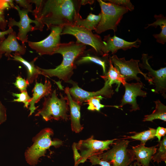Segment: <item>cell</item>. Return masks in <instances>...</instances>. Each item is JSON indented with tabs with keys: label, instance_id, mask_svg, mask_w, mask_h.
Listing matches in <instances>:
<instances>
[{
	"label": "cell",
	"instance_id": "cell-14",
	"mask_svg": "<svg viewBox=\"0 0 166 166\" xmlns=\"http://www.w3.org/2000/svg\"><path fill=\"white\" fill-rule=\"evenodd\" d=\"M124 86L125 87L124 93L118 107L122 108L124 105L128 104L131 106L130 112L139 110L140 109L137 103L136 98L138 96L145 97L147 94L146 92L142 89L144 88L143 83L137 82L129 83L126 82Z\"/></svg>",
	"mask_w": 166,
	"mask_h": 166
},
{
	"label": "cell",
	"instance_id": "cell-12",
	"mask_svg": "<svg viewBox=\"0 0 166 166\" xmlns=\"http://www.w3.org/2000/svg\"><path fill=\"white\" fill-rule=\"evenodd\" d=\"M148 54L143 53L141 57L142 62L139 63V67L146 69L148 71V76L152 81L154 88L151 90L156 93H160L164 98L166 97V67L161 68L155 70L149 65L148 60L152 57Z\"/></svg>",
	"mask_w": 166,
	"mask_h": 166
},
{
	"label": "cell",
	"instance_id": "cell-25",
	"mask_svg": "<svg viewBox=\"0 0 166 166\" xmlns=\"http://www.w3.org/2000/svg\"><path fill=\"white\" fill-rule=\"evenodd\" d=\"M154 102L156 105L155 109L151 114L144 115L143 121L153 122L154 120L158 119L166 121V106L159 100Z\"/></svg>",
	"mask_w": 166,
	"mask_h": 166
},
{
	"label": "cell",
	"instance_id": "cell-35",
	"mask_svg": "<svg viewBox=\"0 0 166 166\" xmlns=\"http://www.w3.org/2000/svg\"><path fill=\"white\" fill-rule=\"evenodd\" d=\"M8 22L5 18L4 11L0 10V30L5 31Z\"/></svg>",
	"mask_w": 166,
	"mask_h": 166
},
{
	"label": "cell",
	"instance_id": "cell-8",
	"mask_svg": "<svg viewBox=\"0 0 166 166\" xmlns=\"http://www.w3.org/2000/svg\"><path fill=\"white\" fill-rule=\"evenodd\" d=\"M68 34L72 35L77 39V43L91 46L100 55L103 56L102 50L105 46L104 42L101 37L94 34L92 31L84 28L75 26H64L61 35Z\"/></svg>",
	"mask_w": 166,
	"mask_h": 166
},
{
	"label": "cell",
	"instance_id": "cell-17",
	"mask_svg": "<svg viewBox=\"0 0 166 166\" xmlns=\"http://www.w3.org/2000/svg\"><path fill=\"white\" fill-rule=\"evenodd\" d=\"M69 89L68 87L65 88V92L66 95L65 98L69 106L71 129L76 133H79L83 128L80 121L81 105L73 99L69 93Z\"/></svg>",
	"mask_w": 166,
	"mask_h": 166
},
{
	"label": "cell",
	"instance_id": "cell-33",
	"mask_svg": "<svg viewBox=\"0 0 166 166\" xmlns=\"http://www.w3.org/2000/svg\"><path fill=\"white\" fill-rule=\"evenodd\" d=\"M14 1L19 6L22 7L23 9L27 10L30 12H32V4H31L29 0H15Z\"/></svg>",
	"mask_w": 166,
	"mask_h": 166
},
{
	"label": "cell",
	"instance_id": "cell-42",
	"mask_svg": "<svg viewBox=\"0 0 166 166\" xmlns=\"http://www.w3.org/2000/svg\"><path fill=\"white\" fill-rule=\"evenodd\" d=\"M129 166H132V165H130Z\"/></svg>",
	"mask_w": 166,
	"mask_h": 166
},
{
	"label": "cell",
	"instance_id": "cell-10",
	"mask_svg": "<svg viewBox=\"0 0 166 166\" xmlns=\"http://www.w3.org/2000/svg\"><path fill=\"white\" fill-rule=\"evenodd\" d=\"M118 140L114 139L111 140H99L93 139V136L85 140H80L76 143V147L80 151V158L78 163H84L88 158L93 155H98L103 153L105 150L109 149V146L113 144L114 141Z\"/></svg>",
	"mask_w": 166,
	"mask_h": 166
},
{
	"label": "cell",
	"instance_id": "cell-20",
	"mask_svg": "<svg viewBox=\"0 0 166 166\" xmlns=\"http://www.w3.org/2000/svg\"><path fill=\"white\" fill-rule=\"evenodd\" d=\"M95 50L92 48L87 50H85L76 59L74 64L79 65L85 63L93 62L101 65L103 69V73L105 74L107 73V61L106 59L108 56L100 57Z\"/></svg>",
	"mask_w": 166,
	"mask_h": 166
},
{
	"label": "cell",
	"instance_id": "cell-23",
	"mask_svg": "<svg viewBox=\"0 0 166 166\" xmlns=\"http://www.w3.org/2000/svg\"><path fill=\"white\" fill-rule=\"evenodd\" d=\"M101 14L96 15L90 13L85 19H83L79 14L77 17L74 26L82 27L92 31L95 30L101 18Z\"/></svg>",
	"mask_w": 166,
	"mask_h": 166
},
{
	"label": "cell",
	"instance_id": "cell-3",
	"mask_svg": "<svg viewBox=\"0 0 166 166\" xmlns=\"http://www.w3.org/2000/svg\"><path fill=\"white\" fill-rule=\"evenodd\" d=\"M53 134V130L50 128H45L41 130L32 139L33 144L28 148L25 153L26 160L30 165L35 166L39 161V158L45 156L46 150L51 146L59 147L62 141L58 139L53 140L51 136Z\"/></svg>",
	"mask_w": 166,
	"mask_h": 166
},
{
	"label": "cell",
	"instance_id": "cell-19",
	"mask_svg": "<svg viewBox=\"0 0 166 166\" xmlns=\"http://www.w3.org/2000/svg\"><path fill=\"white\" fill-rule=\"evenodd\" d=\"M51 84L49 80L45 79L44 84L41 82L38 83L37 79L35 80V84L32 90L33 97L30 103L29 110L30 112L29 116L31 115L38 107H36L35 104L37 103L43 97L51 93Z\"/></svg>",
	"mask_w": 166,
	"mask_h": 166
},
{
	"label": "cell",
	"instance_id": "cell-39",
	"mask_svg": "<svg viewBox=\"0 0 166 166\" xmlns=\"http://www.w3.org/2000/svg\"><path fill=\"white\" fill-rule=\"evenodd\" d=\"M13 31L12 27H9L8 30L5 31H0V39L2 41H3L6 39L5 36L11 33Z\"/></svg>",
	"mask_w": 166,
	"mask_h": 166
},
{
	"label": "cell",
	"instance_id": "cell-6",
	"mask_svg": "<svg viewBox=\"0 0 166 166\" xmlns=\"http://www.w3.org/2000/svg\"><path fill=\"white\" fill-rule=\"evenodd\" d=\"M130 141L127 140H117L112 148L105 152L98 155L102 160L109 162L112 166H129L136 160L132 150L128 148Z\"/></svg>",
	"mask_w": 166,
	"mask_h": 166
},
{
	"label": "cell",
	"instance_id": "cell-9",
	"mask_svg": "<svg viewBox=\"0 0 166 166\" xmlns=\"http://www.w3.org/2000/svg\"><path fill=\"white\" fill-rule=\"evenodd\" d=\"M109 58L114 64V67L124 77L126 81L135 80L137 82H141L140 78L137 76V74L139 73L144 76L149 85H153L152 80L148 76L147 74L143 73L140 70L138 65L139 60L132 58L126 61L124 57L119 58L116 55L110 56Z\"/></svg>",
	"mask_w": 166,
	"mask_h": 166
},
{
	"label": "cell",
	"instance_id": "cell-11",
	"mask_svg": "<svg viewBox=\"0 0 166 166\" xmlns=\"http://www.w3.org/2000/svg\"><path fill=\"white\" fill-rule=\"evenodd\" d=\"M62 26H53L50 28V34L43 40L38 42L28 41L29 47L40 56L44 55H52L59 46L60 35L63 28Z\"/></svg>",
	"mask_w": 166,
	"mask_h": 166
},
{
	"label": "cell",
	"instance_id": "cell-22",
	"mask_svg": "<svg viewBox=\"0 0 166 166\" xmlns=\"http://www.w3.org/2000/svg\"><path fill=\"white\" fill-rule=\"evenodd\" d=\"M109 67L108 72L104 75L101 76V77L105 81H107L110 85L116 84L117 87L116 90L118 91L121 84H122L124 86L126 81L119 71L113 66L109 58Z\"/></svg>",
	"mask_w": 166,
	"mask_h": 166
},
{
	"label": "cell",
	"instance_id": "cell-26",
	"mask_svg": "<svg viewBox=\"0 0 166 166\" xmlns=\"http://www.w3.org/2000/svg\"><path fill=\"white\" fill-rule=\"evenodd\" d=\"M156 131V129L149 128L148 130L136 133L134 135L127 136L124 139H132L140 140L141 141L140 144H145L148 140L154 138Z\"/></svg>",
	"mask_w": 166,
	"mask_h": 166
},
{
	"label": "cell",
	"instance_id": "cell-28",
	"mask_svg": "<svg viewBox=\"0 0 166 166\" xmlns=\"http://www.w3.org/2000/svg\"><path fill=\"white\" fill-rule=\"evenodd\" d=\"M104 97L100 95L91 97L88 99L86 101L89 105L87 109L91 111H99L101 109L105 106L100 103V101Z\"/></svg>",
	"mask_w": 166,
	"mask_h": 166
},
{
	"label": "cell",
	"instance_id": "cell-4",
	"mask_svg": "<svg viewBox=\"0 0 166 166\" xmlns=\"http://www.w3.org/2000/svg\"><path fill=\"white\" fill-rule=\"evenodd\" d=\"M59 98L56 89L48 97L44 98L43 107L38 109L35 116L41 115L46 121L51 120L58 121L60 119L67 121L69 116L67 114L69 111L68 105L65 97L60 93Z\"/></svg>",
	"mask_w": 166,
	"mask_h": 166
},
{
	"label": "cell",
	"instance_id": "cell-15",
	"mask_svg": "<svg viewBox=\"0 0 166 166\" xmlns=\"http://www.w3.org/2000/svg\"><path fill=\"white\" fill-rule=\"evenodd\" d=\"M103 40L105 44L102 50L104 57L108 56L109 52L113 54L120 49L125 51L133 47L138 48L141 43V41L139 38L134 42H129L116 35L111 37L109 34L105 36Z\"/></svg>",
	"mask_w": 166,
	"mask_h": 166
},
{
	"label": "cell",
	"instance_id": "cell-13",
	"mask_svg": "<svg viewBox=\"0 0 166 166\" xmlns=\"http://www.w3.org/2000/svg\"><path fill=\"white\" fill-rule=\"evenodd\" d=\"M105 81L104 86L101 89L93 92L82 89L79 87L77 83L72 80H70L67 83L72 85V87L69 88V91L73 99L81 105L83 102H86L90 98L95 96L101 95L106 98H111L114 93L112 86L107 81Z\"/></svg>",
	"mask_w": 166,
	"mask_h": 166
},
{
	"label": "cell",
	"instance_id": "cell-18",
	"mask_svg": "<svg viewBox=\"0 0 166 166\" xmlns=\"http://www.w3.org/2000/svg\"><path fill=\"white\" fill-rule=\"evenodd\" d=\"M145 144H140L132 147V150L136 160L134 166H150L152 156L156 152L158 144L148 147Z\"/></svg>",
	"mask_w": 166,
	"mask_h": 166
},
{
	"label": "cell",
	"instance_id": "cell-32",
	"mask_svg": "<svg viewBox=\"0 0 166 166\" xmlns=\"http://www.w3.org/2000/svg\"><path fill=\"white\" fill-rule=\"evenodd\" d=\"M92 163V165H99L101 166H112L108 162L100 159L98 155H93L88 158Z\"/></svg>",
	"mask_w": 166,
	"mask_h": 166
},
{
	"label": "cell",
	"instance_id": "cell-21",
	"mask_svg": "<svg viewBox=\"0 0 166 166\" xmlns=\"http://www.w3.org/2000/svg\"><path fill=\"white\" fill-rule=\"evenodd\" d=\"M13 55H11L8 57V60H13L18 61L22 64L26 68L27 76L26 80L30 84H32L34 80L37 79L39 75H42V72L38 69L34 64V62L38 58V57L34 58L33 60L29 62L23 58L21 55L18 53L15 52Z\"/></svg>",
	"mask_w": 166,
	"mask_h": 166
},
{
	"label": "cell",
	"instance_id": "cell-37",
	"mask_svg": "<svg viewBox=\"0 0 166 166\" xmlns=\"http://www.w3.org/2000/svg\"><path fill=\"white\" fill-rule=\"evenodd\" d=\"M166 133V128L163 127H158L156 129L155 136L158 138V141L160 142L161 137L164 136Z\"/></svg>",
	"mask_w": 166,
	"mask_h": 166
},
{
	"label": "cell",
	"instance_id": "cell-24",
	"mask_svg": "<svg viewBox=\"0 0 166 166\" xmlns=\"http://www.w3.org/2000/svg\"><path fill=\"white\" fill-rule=\"evenodd\" d=\"M156 21L153 23L148 24V26L145 28L146 29L152 26L156 28L158 26H160L161 30L159 34H154L153 35L156 39L158 42L164 44L166 42V18L163 14L155 15L154 16Z\"/></svg>",
	"mask_w": 166,
	"mask_h": 166
},
{
	"label": "cell",
	"instance_id": "cell-2",
	"mask_svg": "<svg viewBox=\"0 0 166 166\" xmlns=\"http://www.w3.org/2000/svg\"><path fill=\"white\" fill-rule=\"evenodd\" d=\"M86 48V45L76 42L61 43L55 52V53H60L62 56L63 60L60 65L53 69H44L38 66L36 67L45 77H56L67 82L70 80L73 73V70L76 68L75 60Z\"/></svg>",
	"mask_w": 166,
	"mask_h": 166
},
{
	"label": "cell",
	"instance_id": "cell-31",
	"mask_svg": "<svg viewBox=\"0 0 166 166\" xmlns=\"http://www.w3.org/2000/svg\"><path fill=\"white\" fill-rule=\"evenodd\" d=\"M13 84L21 92L26 91L27 86L30 84L26 80L19 75L16 77L15 81Z\"/></svg>",
	"mask_w": 166,
	"mask_h": 166
},
{
	"label": "cell",
	"instance_id": "cell-40",
	"mask_svg": "<svg viewBox=\"0 0 166 166\" xmlns=\"http://www.w3.org/2000/svg\"><path fill=\"white\" fill-rule=\"evenodd\" d=\"M82 5L87 4H92L94 2V0H81Z\"/></svg>",
	"mask_w": 166,
	"mask_h": 166
},
{
	"label": "cell",
	"instance_id": "cell-16",
	"mask_svg": "<svg viewBox=\"0 0 166 166\" xmlns=\"http://www.w3.org/2000/svg\"><path fill=\"white\" fill-rule=\"evenodd\" d=\"M16 32L13 31L9 34L7 38L2 41L0 44V53L10 57L12 52L18 53L21 55L24 54L26 51L25 44L20 45L17 40Z\"/></svg>",
	"mask_w": 166,
	"mask_h": 166
},
{
	"label": "cell",
	"instance_id": "cell-29",
	"mask_svg": "<svg viewBox=\"0 0 166 166\" xmlns=\"http://www.w3.org/2000/svg\"><path fill=\"white\" fill-rule=\"evenodd\" d=\"M20 93H12L13 96L16 97L17 98L14 99L12 101L22 102L24 103V107L28 108V106L30 105L32 97H30L26 91L21 92Z\"/></svg>",
	"mask_w": 166,
	"mask_h": 166
},
{
	"label": "cell",
	"instance_id": "cell-27",
	"mask_svg": "<svg viewBox=\"0 0 166 166\" xmlns=\"http://www.w3.org/2000/svg\"><path fill=\"white\" fill-rule=\"evenodd\" d=\"M159 148L152 157V160L158 163L164 161L166 162V136H165L163 140L158 144Z\"/></svg>",
	"mask_w": 166,
	"mask_h": 166
},
{
	"label": "cell",
	"instance_id": "cell-41",
	"mask_svg": "<svg viewBox=\"0 0 166 166\" xmlns=\"http://www.w3.org/2000/svg\"><path fill=\"white\" fill-rule=\"evenodd\" d=\"M2 41L1 39H0V44L1 43ZM2 54L0 53V59H1L2 58Z\"/></svg>",
	"mask_w": 166,
	"mask_h": 166
},
{
	"label": "cell",
	"instance_id": "cell-30",
	"mask_svg": "<svg viewBox=\"0 0 166 166\" xmlns=\"http://www.w3.org/2000/svg\"><path fill=\"white\" fill-rule=\"evenodd\" d=\"M103 1H108L117 5L125 7L130 11L133 10L134 8V6L129 0H108Z\"/></svg>",
	"mask_w": 166,
	"mask_h": 166
},
{
	"label": "cell",
	"instance_id": "cell-5",
	"mask_svg": "<svg viewBox=\"0 0 166 166\" xmlns=\"http://www.w3.org/2000/svg\"><path fill=\"white\" fill-rule=\"evenodd\" d=\"M97 1L101 7V17L95 30V32L100 34L109 30L116 32L123 15L128 10L125 7L109 2H106L101 0Z\"/></svg>",
	"mask_w": 166,
	"mask_h": 166
},
{
	"label": "cell",
	"instance_id": "cell-7",
	"mask_svg": "<svg viewBox=\"0 0 166 166\" xmlns=\"http://www.w3.org/2000/svg\"><path fill=\"white\" fill-rule=\"evenodd\" d=\"M14 9L18 11L20 20L17 22L14 18H10L8 22V26L9 27L14 26L18 27L17 39L21 41L22 44H25L28 42L27 35L28 32L36 30L42 31L45 25L36 20L31 19L28 15L30 12L28 10L23 9L21 10L17 5H15Z\"/></svg>",
	"mask_w": 166,
	"mask_h": 166
},
{
	"label": "cell",
	"instance_id": "cell-1",
	"mask_svg": "<svg viewBox=\"0 0 166 166\" xmlns=\"http://www.w3.org/2000/svg\"><path fill=\"white\" fill-rule=\"evenodd\" d=\"M29 0L35 5L32 12L35 19L45 25L47 30L53 26H74L82 5L81 0Z\"/></svg>",
	"mask_w": 166,
	"mask_h": 166
},
{
	"label": "cell",
	"instance_id": "cell-38",
	"mask_svg": "<svg viewBox=\"0 0 166 166\" xmlns=\"http://www.w3.org/2000/svg\"><path fill=\"white\" fill-rule=\"evenodd\" d=\"M76 143H74L73 145V148L74 153V158L75 161L74 166H77L78 163L80 158L79 153L78 152V150L76 147Z\"/></svg>",
	"mask_w": 166,
	"mask_h": 166
},
{
	"label": "cell",
	"instance_id": "cell-34",
	"mask_svg": "<svg viewBox=\"0 0 166 166\" xmlns=\"http://www.w3.org/2000/svg\"><path fill=\"white\" fill-rule=\"evenodd\" d=\"M13 5L12 0H0V10L4 11L12 8Z\"/></svg>",
	"mask_w": 166,
	"mask_h": 166
},
{
	"label": "cell",
	"instance_id": "cell-36",
	"mask_svg": "<svg viewBox=\"0 0 166 166\" xmlns=\"http://www.w3.org/2000/svg\"><path fill=\"white\" fill-rule=\"evenodd\" d=\"M6 120V109L0 101V124Z\"/></svg>",
	"mask_w": 166,
	"mask_h": 166
}]
</instances>
